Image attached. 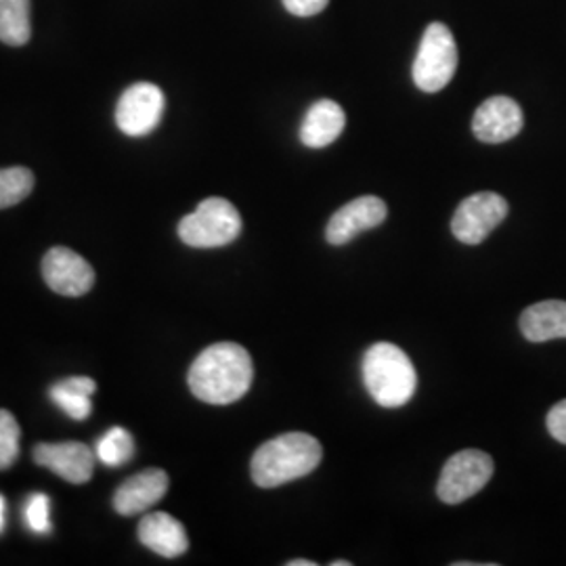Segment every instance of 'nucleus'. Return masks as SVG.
<instances>
[{
    "label": "nucleus",
    "instance_id": "obj_27",
    "mask_svg": "<svg viewBox=\"0 0 566 566\" xmlns=\"http://www.w3.org/2000/svg\"><path fill=\"white\" fill-rule=\"evenodd\" d=\"M332 566H350V563H346V560H336V563H332Z\"/></svg>",
    "mask_w": 566,
    "mask_h": 566
},
{
    "label": "nucleus",
    "instance_id": "obj_5",
    "mask_svg": "<svg viewBox=\"0 0 566 566\" xmlns=\"http://www.w3.org/2000/svg\"><path fill=\"white\" fill-rule=\"evenodd\" d=\"M458 70V44L446 23L434 21L426 28L411 76L420 91L439 93L453 81Z\"/></svg>",
    "mask_w": 566,
    "mask_h": 566
},
{
    "label": "nucleus",
    "instance_id": "obj_3",
    "mask_svg": "<svg viewBox=\"0 0 566 566\" xmlns=\"http://www.w3.org/2000/svg\"><path fill=\"white\" fill-rule=\"evenodd\" d=\"M364 382L369 397L386 409L411 401L418 388V374L411 359L397 344L378 343L365 350Z\"/></svg>",
    "mask_w": 566,
    "mask_h": 566
},
{
    "label": "nucleus",
    "instance_id": "obj_24",
    "mask_svg": "<svg viewBox=\"0 0 566 566\" xmlns=\"http://www.w3.org/2000/svg\"><path fill=\"white\" fill-rule=\"evenodd\" d=\"M283 7L296 18H313L322 13L329 0H282Z\"/></svg>",
    "mask_w": 566,
    "mask_h": 566
},
{
    "label": "nucleus",
    "instance_id": "obj_23",
    "mask_svg": "<svg viewBox=\"0 0 566 566\" xmlns=\"http://www.w3.org/2000/svg\"><path fill=\"white\" fill-rule=\"evenodd\" d=\"M547 432L566 446V401L554 405L546 418Z\"/></svg>",
    "mask_w": 566,
    "mask_h": 566
},
{
    "label": "nucleus",
    "instance_id": "obj_11",
    "mask_svg": "<svg viewBox=\"0 0 566 566\" xmlns=\"http://www.w3.org/2000/svg\"><path fill=\"white\" fill-rule=\"evenodd\" d=\"M525 126L521 105L510 97H491L479 105L472 118V133L479 142L506 143L514 139Z\"/></svg>",
    "mask_w": 566,
    "mask_h": 566
},
{
    "label": "nucleus",
    "instance_id": "obj_12",
    "mask_svg": "<svg viewBox=\"0 0 566 566\" xmlns=\"http://www.w3.org/2000/svg\"><path fill=\"white\" fill-rule=\"evenodd\" d=\"M97 455L91 447L76 441L65 443H41L34 447V462L49 468L63 481L72 485H84L91 481Z\"/></svg>",
    "mask_w": 566,
    "mask_h": 566
},
{
    "label": "nucleus",
    "instance_id": "obj_16",
    "mask_svg": "<svg viewBox=\"0 0 566 566\" xmlns=\"http://www.w3.org/2000/svg\"><path fill=\"white\" fill-rule=\"evenodd\" d=\"M521 332L528 343H549L566 338L565 301L531 304L521 315Z\"/></svg>",
    "mask_w": 566,
    "mask_h": 566
},
{
    "label": "nucleus",
    "instance_id": "obj_18",
    "mask_svg": "<svg viewBox=\"0 0 566 566\" xmlns=\"http://www.w3.org/2000/svg\"><path fill=\"white\" fill-rule=\"evenodd\" d=\"M30 36V0H0V41L9 46H23Z\"/></svg>",
    "mask_w": 566,
    "mask_h": 566
},
{
    "label": "nucleus",
    "instance_id": "obj_25",
    "mask_svg": "<svg viewBox=\"0 0 566 566\" xmlns=\"http://www.w3.org/2000/svg\"><path fill=\"white\" fill-rule=\"evenodd\" d=\"M4 512H7V504H4V497L0 495V533L4 528Z\"/></svg>",
    "mask_w": 566,
    "mask_h": 566
},
{
    "label": "nucleus",
    "instance_id": "obj_13",
    "mask_svg": "<svg viewBox=\"0 0 566 566\" xmlns=\"http://www.w3.org/2000/svg\"><path fill=\"white\" fill-rule=\"evenodd\" d=\"M168 474L160 468H149L124 481L114 493V510L122 516H135L156 506L168 491Z\"/></svg>",
    "mask_w": 566,
    "mask_h": 566
},
{
    "label": "nucleus",
    "instance_id": "obj_20",
    "mask_svg": "<svg viewBox=\"0 0 566 566\" xmlns=\"http://www.w3.org/2000/svg\"><path fill=\"white\" fill-rule=\"evenodd\" d=\"M34 189L32 170L15 166L0 170V210L23 202Z\"/></svg>",
    "mask_w": 566,
    "mask_h": 566
},
{
    "label": "nucleus",
    "instance_id": "obj_1",
    "mask_svg": "<svg viewBox=\"0 0 566 566\" xmlns=\"http://www.w3.org/2000/svg\"><path fill=\"white\" fill-rule=\"evenodd\" d=\"M254 380L250 353L235 343H217L202 350L189 367L187 385L208 405L240 401Z\"/></svg>",
    "mask_w": 566,
    "mask_h": 566
},
{
    "label": "nucleus",
    "instance_id": "obj_9",
    "mask_svg": "<svg viewBox=\"0 0 566 566\" xmlns=\"http://www.w3.org/2000/svg\"><path fill=\"white\" fill-rule=\"evenodd\" d=\"M42 277L61 296H84L95 285V271L70 248H51L42 259Z\"/></svg>",
    "mask_w": 566,
    "mask_h": 566
},
{
    "label": "nucleus",
    "instance_id": "obj_10",
    "mask_svg": "<svg viewBox=\"0 0 566 566\" xmlns=\"http://www.w3.org/2000/svg\"><path fill=\"white\" fill-rule=\"evenodd\" d=\"M388 217L385 200L376 196H364L344 203L325 227V240L332 245L353 242L359 233L382 224Z\"/></svg>",
    "mask_w": 566,
    "mask_h": 566
},
{
    "label": "nucleus",
    "instance_id": "obj_8",
    "mask_svg": "<svg viewBox=\"0 0 566 566\" xmlns=\"http://www.w3.org/2000/svg\"><path fill=\"white\" fill-rule=\"evenodd\" d=\"M166 99L160 86L137 82L122 93L116 105V124L126 137H145L160 124Z\"/></svg>",
    "mask_w": 566,
    "mask_h": 566
},
{
    "label": "nucleus",
    "instance_id": "obj_17",
    "mask_svg": "<svg viewBox=\"0 0 566 566\" xmlns=\"http://www.w3.org/2000/svg\"><path fill=\"white\" fill-rule=\"evenodd\" d=\"M97 385L93 378L86 376H74L67 380H61L57 385L49 390L51 401L60 407L65 416H70L72 420H86L93 411L91 397L95 395Z\"/></svg>",
    "mask_w": 566,
    "mask_h": 566
},
{
    "label": "nucleus",
    "instance_id": "obj_7",
    "mask_svg": "<svg viewBox=\"0 0 566 566\" xmlns=\"http://www.w3.org/2000/svg\"><path fill=\"white\" fill-rule=\"evenodd\" d=\"M506 198L495 191H481L458 206L451 219V233L465 245L485 242L489 233L507 217Z\"/></svg>",
    "mask_w": 566,
    "mask_h": 566
},
{
    "label": "nucleus",
    "instance_id": "obj_2",
    "mask_svg": "<svg viewBox=\"0 0 566 566\" xmlns=\"http://www.w3.org/2000/svg\"><path fill=\"white\" fill-rule=\"evenodd\" d=\"M322 458L324 449L315 437L285 432L256 449L250 464L252 481L261 489H275L311 474L322 464Z\"/></svg>",
    "mask_w": 566,
    "mask_h": 566
},
{
    "label": "nucleus",
    "instance_id": "obj_14",
    "mask_svg": "<svg viewBox=\"0 0 566 566\" xmlns=\"http://www.w3.org/2000/svg\"><path fill=\"white\" fill-rule=\"evenodd\" d=\"M137 533L143 546L149 547L163 558H179L189 547L185 526L166 512L147 514L139 523Z\"/></svg>",
    "mask_w": 566,
    "mask_h": 566
},
{
    "label": "nucleus",
    "instance_id": "obj_6",
    "mask_svg": "<svg viewBox=\"0 0 566 566\" xmlns=\"http://www.w3.org/2000/svg\"><path fill=\"white\" fill-rule=\"evenodd\" d=\"M493 476V460L485 451L465 449L451 455L443 465L437 495L443 504L458 506L474 497Z\"/></svg>",
    "mask_w": 566,
    "mask_h": 566
},
{
    "label": "nucleus",
    "instance_id": "obj_4",
    "mask_svg": "<svg viewBox=\"0 0 566 566\" xmlns=\"http://www.w3.org/2000/svg\"><path fill=\"white\" fill-rule=\"evenodd\" d=\"M242 233L238 208L223 198H208L181 219L179 238L191 248H221L235 242Z\"/></svg>",
    "mask_w": 566,
    "mask_h": 566
},
{
    "label": "nucleus",
    "instance_id": "obj_22",
    "mask_svg": "<svg viewBox=\"0 0 566 566\" xmlns=\"http://www.w3.org/2000/svg\"><path fill=\"white\" fill-rule=\"evenodd\" d=\"M25 525L36 535L51 533V500L44 493H34L25 504Z\"/></svg>",
    "mask_w": 566,
    "mask_h": 566
},
{
    "label": "nucleus",
    "instance_id": "obj_15",
    "mask_svg": "<svg viewBox=\"0 0 566 566\" xmlns=\"http://www.w3.org/2000/svg\"><path fill=\"white\" fill-rule=\"evenodd\" d=\"M344 124L346 116L338 103L329 99L313 103L301 126V142L311 149L327 147L343 135Z\"/></svg>",
    "mask_w": 566,
    "mask_h": 566
},
{
    "label": "nucleus",
    "instance_id": "obj_26",
    "mask_svg": "<svg viewBox=\"0 0 566 566\" xmlns=\"http://www.w3.org/2000/svg\"><path fill=\"white\" fill-rule=\"evenodd\" d=\"M287 566H315V563H311V560H290Z\"/></svg>",
    "mask_w": 566,
    "mask_h": 566
},
{
    "label": "nucleus",
    "instance_id": "obj_21",
    "mask_svg": "<svg viewBox=\"0 0 566 566\" xmlns=\"http://www.w3.org/2000/svg\"><path fill=\"white\" fill-rule=\"evenodd\" d=\"M20 424L15 416L0 409V470H9L20 458Z\"/></svg>",
    "mask_w": 566,
    "mask_h": 566
},
{
    "label": "nucleus",
    "instance_id": "obj_19",
    "mask_svg": "<svg viewBox=\"0 0 566 566\" xmlns=\"http://www.w3.org/2000/svg\"><path fill=\"white\" fill-rule=\"evenodd\" d=\"M95 455L102 464L109 465V468L124 465L126 462H130V458L135 455V439L126 428L116 426V428L107 430L97 441Z\"/></svg>",
    "mask_w": 566,
    "mask_h": 566
}]
</instances>
